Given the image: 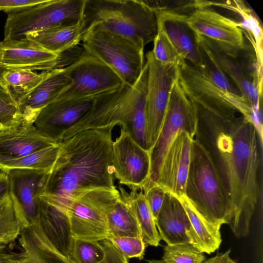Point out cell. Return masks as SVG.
<instances>
[{
  "mask_svg": "<svg viewBox=\"0 0 263 263\" xmlns=\"http://www.w3.org/2000/svg\"><path fill=\"white\" fill-rule=\"evenodd\" d=\"M143 192L155 219L162 206L166 191L161 186L155 184Z\"/></svg>",
  "mask_w": 263,
  "mask_h": 263,
  "instance_id": "obj_40",
  "label": "cell"
},
{
  "mask_svg": "<svg viewBox=\"0 0 263 263\" xmlns=\"http://www.w3.org/2000/svg\"><path fill=\"white\" fill-rule=\"evenodd\" d=\"M3 128V127L2 125L0 124V130Z\"/></svg>",
  "mask_w": 263,
  "mask_h": 263,
  "instance_id": "obj_48",
  "label": "cell"
},
{
  "mask_svg": "<svg viewBox=\"0 0 263 263\" xmlns=\"http://www.w3.org/2000/svg\"><path fill=\"white\" fill-rule=\"evenodd\" d=\"M129 195L145 245L159 246L161 239L143 191L131 190Z\"/></svg>",
  "mask_w": 263,
  "mask_h": 263,
  "instance_id": "obj_32",
  "label": "cell"
},
{
  "mask_svg": "<svg viewBox=\"0 0 263 263\" xmlns=\"http://www.w3.org/2000/svg\"><path fill=\"white\" fill-rule=\"evenodd\" d=\"M98 96L56 99L41 110L33 125L44 136L61 143L64 134L87 115Z\"/></svg>",
  "mask_w": 263,
  "mask_h": 263,
  "instance_id": "obj_14",
  "label": "cell"
},
{
  "mask_svg": "<svg viewBox=\"0 0 263 263\" xmlns=\"http://www.w3.org/2000/svg\"><path fill=\"white\" fill-rule=\"evenodd\" d=\"M81 42L86 53L110 68L125 84L132 86L136 83L145 64L143 49L96 26L86 29Z\"/></svg>",
  "mask_w": 263,
  "mask_h": 263,
  "instance_id": "obj_5",
  "label": "cell"
},
{
  "mask_svg": "<svg viewBox=\"0 0 263 263\" xmlns=\"http://www.w3.org/2000/svg\"><path fill=\"white\" fill-rule=\"evenodd\" d=\"M5 172L9 180L10 194L29 226L38 219L39 196L50 172L29 169H12Z\"/></svg>",
  "mask_w": 263,
  "mask_h": 263,
  "instance_id": "obj_17",
  "label": "cell"
},
{
  "mask_svg": "<svg viewBox=\"0 0 263 263\" xmlns=\"http://www.w3.org/2000/svg\"><path fill=\"white\" fill-rule=\"evenodd\" d=\"M10 193L9 180L5 171L0 172V200L6 197Z\"/></svg>",
  "mask_w": 263,
  "mask_h": 263,
  "instance_id": "obj_44",
  "label": "cell"
},
{
  "mask_svg": "<svg viewBox=\"0 0 263 263\" xmlns=\"http://www.w3.org/2000/svg\"><path fill=\"white\" fill-rule=\"evenodd\" d=\"M226 254V252L223 253L218 254L210 258L205 259L202 263H221ZM146 261L147 263H165L162 260L151 259L146 260Z\"/></svg>",
  "mask_w": 263,
  "mask_h": 263,
  "instance_id": "obj_45",
  "label": "cell"
},
{
  "mask_svg": "<svg viewBox=\"0 0 263 263\" xmlns=\"http://www.w3.org/2000/svg\"><path fill=\"white\" fill-rule=\"evenodd\" d=\"M120 197L106 216L109 236L142 237L129 193L120 186Z\"/></svg>",
  "mask_w": 263,
  "mask_h": 263,
  "instance_id": "obj_29",
  "label": "cell"
},
{
  "mask_svg": "<svg viewBox=\"0 0 263 263\" xmlns=\"http://www.w3.org/2000/svg\"><path fill=\"white\" fill-rule=\"evenodd\" d=\"M65 69L72 84L57 99L97 96L124 84L110 68L86 52Z\"/></svg>",
  "mask_w": 263,
  "mask_h": 263,
  "instance_id": "obj_11",
  "label": "cell"
},
{
  "mask_svg": "<svg viewBox=\"0 0 263 263\" xmlns=\"http://www.w3.org/2000/svg\"><path fill=\"white\" fill-rule=\"evenodd\" d=\"M115 125L84 130L61 142L39 198L67 213L72 202L85 193L116 189L112 163Z\"/></svg>",
  "mask_w": 263,
  "mask_h": 263,
  "instance_id": "obj_2",
  "label": "cell"
},
{
  "mask_svg": "<svg viewBox=\"0 0 263 263\" xmlns=\"http://www.w3.org/2000/svg\"><path fill=\"white\" fill-rule=\"evenodd\" d=\"M50 71L39 73L28 69H7L4 74L3 82L17 101L43 81L50 74Z\"/></svg>",
  "mask_w": 263,
  "mask_h": 263,
  "instance_id": "obj_33",
  "label": "cell"
},
{
  "mask_svg": "<svg viewBox=\"0 0 263 263\" xmlns=\"http://www.w3.org/2000/svg\"><path fill=\"white\" fill-rule=\"evenodd\" d=\"M162 258L165 263H202L205 260L203 253L189 243L166 245Z\"/></svg>",
  "mask_w": 263,
  "mask_h": 263,
  "instance_id": "obj_36",
  "label": "cell"
},
{
  "mask_svg": "<svg viewBox=\"0 0 263 263\" xmlns=\"http://www.w3.org/2000/svg\"><path fill=\"white\" fill-rule=\"evenodd\" d=\"M57 143L41 134L34 125L21 124L3 128L0 130V160L22 157Z\"/></svg>",
  "mask_w": 263,
  "mask_h": 263,
  "instance_id": "obj_23",
  "label": "cell"
},
{
  "mask_svg": "<svg viewBox=\"0 0 263 263\" xmlns=\"http://www.w3.org/2000/svg\"><path fill=\"white\" fill-rule=\"evenodd\" d=\"M192 140L185 132L177 135L166 153L157 182L178 198L185 194Z\"/></svg>",
  "mask_w": 263,
  "mask_h": 263,
  "instance_id": "obj_16",
  "label": "cell"
},
{
  "mask_svg": "<svg viewBox=\"0 0 263 263\" xmlns=\"http://www.w3.org/2000/svg\"><path fill=\"white\" fill-rule=\"evenodd\" d=\"M105 252L100 241L74 239L70 260L72 263H99Z\"/></svg>",
  "mask_w": 263,
  "mask_h": 263,
  "instance_id": "obj_38",
  "label": "cell"
},
{
  "mask_svg": "<svg viewBox=\"0 0 263 263\" xmlns=\"http://www.w3.org/2000/svg\"><path fill=\"white\" fill-rule=\"evenodd\" d=\"M28 226L10 193L0 200V243L12 244Z\"/></svg>",
  "mask_w": 263,
  "mask_h": 263,
  "instance_id": "obj_30",
  "label": "cell"
},
{
  "mask_svg": "<svg viewBox=\"0 0 263 263\" xmlns=\"http://www.w3.org/2000/svg\"><path fill=\"white\" fill-rule=\"evenodd\" d=\"M205 40L225 74L234 83L251 107L258 112L262 98V70L257 58L249 55L246 60H241L238 58L240 53L235 57L230 56L213 42Z\"/></svg>",
  "mask_w": 263,
  "mask_h": 263,
  "instance_id": "obj_15",
  "label": "cell"
},
{
  "mask_svg": "<svg viewBox=\"0 0 263 263\" xmlns=\"http://www.w3.org/2000/svg\"><path fill=\"white\" fill-rule=\"evenodd\" d=\"M147 84L145 99V132L149 150L160 132L170 91L177 78L178 67L158 61L151 51L146 54Z\"/></svg>",
  "mask_w": 263,
  "mask_h": 263,
  "instance_id": "obj_9",
  "label": "cell"
},
{
  "mask_svg": "<svg viewBox=\"0 0 263 263\" xmlns=\"http://www.w3.org/2000/svg\"><path fill=\"white\" fill-rule=\"evenodd\" d=\"M85 3L86 0H45L8 13L4 41L21 39L30 33L76 24L83 19Z\"/></svg>",
  "mask_w": 263,
  "mask_h": 263,
  "instance_id": "obj_6",
  "label": "cell"
},
{
  "mask_svg": "<svg viewBox=\"0 0 263 263\" xmlns=\"http://www.w3.org/2000/svg\"><path fill=\"white\" fill-rule=\"evenodd\" d=\"M162 20L166 32L181 57L197 69L204 73L203 64L194 32L185 22L186 14L168 10L150 3Z\"/></svg>",
  "mask_w": 263,
  "mask_h": 263,
  "instance_id": "obj_19",
  "label": "cell"
},
{
  "mask_svg": "<svg viewBox=\"0 0 263 263\" xmlns=\"http://www.w3.org/2000/svg\"><path fill=\"white\" fill-rule=\"evenodd\" d=\"M148 68L146 63L136 83L129 86L122 103L123 123L126 130L142 148L149 151L145 132V99Z\"/></svg>",
  "mask_w": 263,
  "mask_h": 263,
  "instance_id": "obj_21",
  "label": "cell"
},
{
  "mask_svg": "<svg viewBox=\"0 0 263 263\" xmlns=\"http://www.w3.org/2000/svg\"><path fill=\"white\" fill-rule=\"evenodd\" d=\"M178 198L191 223V231L188 235L190 244L200 252L209 254L218 250L221 243V227L204 218L185 195Z\"/></svg>",
  "mask_w": 263,
  "mask_h": 263,
  "instance_id": "obj_27",
  "label": "cell"
},
{
  "mask_svg": "<svg viewBox=\"0 0 263 263\" xmlns=\"http://www.w3.org/2000/svg\"><path fill=\"white\" fill-rule=\"evenodd\" d=\"M10 245L0 243V263H17L15 251L10 248Z\"/></svg>",
  "mask_w": 263,
  "mask_h": 263,
  "instance_id": "obj_43",
  "label": "cell"
},
{
  "mask_svg": "<svg viewBox=\"0 0 263 263\" xmlns=\"http://www.w3.org/2000/svg\"><path fill=\"white\" fill-rule=\"evenodd\" d=\"M195 106L194 137L209 155L233 206L231 231L238 238L246 237L260 192L262 129L258 114Z\"/></svg>",
  "mask_w": 263,
  "mask_h": 263,
  "instance_id": "obj_1",
  "label": "cell"
},
{
  "mask_svg": "<svg viewBox=\"0 0 263 263\" xmlns=\"http://www.w3.org/2000/svg\"><path fill=\"white\" fill-rule=\"evenodd\" d=\"M160 236L167 245L190 243L191 226L179 199L166 192L162 206L155 219Z\"/></svg>",
  "mask_w": 263,
  "mask_h": 263,
  "instance_id": "obj_25",
  "label": "cell"
},
{
  "mask_svg": "<svg viewBox=\"0 0 263 263\" xmlns=\"http://www.w3.org/2000/svg\"><path fill=\"white\" fill-rule=\"evenodd\" d=\"M85 33L83 19L76 24L54 27L26 35L50 52L59 54L78 45Z\"/></svg>",
  "mask_w": 263,
  "mask_h": 263,
  "instance_id": "obj_28",
  "label": "cell"
},
{
  "mask_svg": "<svg viewBox=\"0 0 263 263\" xmlns=\"http://www.w3.org/2000/svg\"><path fill=\"white\" fill-rule=\"evenodd\" d=\"M184 195L209 222L231 226L233 206L207 152L194 137Z\"/></svg>",
  "mask_w": 263,
  "mask_h": 263,
  "instance_id": "obj_4",
  "label": "cell"
},
{
  "mask_svg": "<svg viewBox=\"0 0 263 263\" xmlns=\"http://www.w3.org/2000/svg\"><path fill=\"white\" fill-rule=\"evenodd\" d=\"M107 239L127 258L143 259L146 245L142 237L109 236Z\"/></svg>",
  "mask_w": 263,
  "mask_h": 263,
  "instance_id": "obj_39",
  "label": "cell"
},
{
  "mask_svg": "<svg viewBox=\"0 0 263 263\" xmlns=\"http://www.w3.org/2000/svg\"><path fill=\"white\" fill-rule=\"evenodd\" d=\"M45 0H0V11L14 12L43 3Z\"/></svg>",
  "mask_w": 263,
  "mask_h": 263,
  "instance_id": "obj_41",
  "label": "cell"
},
{
  "mask_svg": "<svg viewBox=\"0 0 263 263\" xmlns=\"http://www.w3.org/2000/svg\"><path fill=\"white\" fill-rule=\"evenodd\" d=\"M129 86L125 84L97 96L87 115L63 135L62 141L86 129L117 125V117L120 104Z\"/></svg>",
  "mask_w": 263,
  "mask_h": 263,
  "instance_id": "obj_24",
  "label": "cell"
},
{
  "mask_svg": "<svg viewBox=\"0 0 263 263\" xmlns=\"http://www.w3.org/2000/svg\"><path fill=\"white\" fill-rule=\"evenodd\" d=\"M231 251V249H229L226 252V255L221 263H238L231 258L230 256Z\"/></svg>",
  "mask_w": 263,
  "mask_h": 263,
  "instance_id": "obj_46",
  "label": "cell"
},
{
  "mask_svg": "<svg viewBox=\"0 0 263 263\" xmlns=\"http://www.w3.org/2000/svg\"><path fill=\"white\" fill-rule=\"evenodd\" d=\"M59 55L26 37L0 42V63L7 69L52 70Z\"/></svg>",
  "mask_w": 263,
  "mask_h": 263,
  "instance_id": "obj_18",
  "label": "cell"
},
{
  "mask_svg": "<svg viewBox=\"0 0 263 263\" xmlns=\"http://www.w3.org/2000/svg\"><path fill=\"white\" fill-rule=\"evenodd\" d=\"M197 121L196 106L187 96L177 78L171 87L158 138L149 151L150 174L143 191L157 184L166 153L177 135L181 132H185L193 139L196 133Z\"/></svg>",
  "mask_w": 263,
  "mask_h": 263,
  "instance_id": "obj_7",
  "label": "cell"
},
{
  "mask_svg": "<svg viewBox=\"0 0 263 263\" xmlns=\"http://www.w3.org/2000/svg\"><path fill=\"white\" fill-rule=\"evenodd\" d=\"M195 36L205 67L204 73L222 89L241 95L238 90L232 85L222 71L205 39L201 36Z\"/></svg>",
  "mask_w": 263,
  "mask_h": 263,
  "instance_id": "obj_34",
  "label": "cell"
},
{
  "mask_svg": "<svg viewBox=\"0 0 263 263\" xmlns=\"http://www.w3.org/2000/svg\"><path fill=\"white\" fill-rule=\"evenodd\" d=\"M158 29L152 50L155 58L164 64H171L179 67L185 60L179 54L168 37L163 22L157 16Z\"/></svg>",
  "mask_w": 263,
  "mask_h": 263,
  "instance_id": "obj_35",
  "label": "cell"
},
{
  "mask_svg": "<svg viewBox=\"0 0 263 263\" xmlns=\"http://www.w3.org/2000/svg\"><path fill=\"white\" fill-rule=\"evenodd\" d=\"M39 206L37 224L42 237L53 250L71 261L74 238L68 214L40 198Z\"/></svg>",
  "mask_w": 263,
  "mask_h": 263,
  "instance_id": "obj_22",
  "label": "cell"
},
{
  "mask_svg": "<svg viewBox=\"0 0 263 263\" xmlns=\"http://www.w3.org/2000/svg\"><path fill=\"white\" fill-rule=\"evenodd\" d=\"M100 242L103 247L105 255L99 263H128L127 258L108 239H104Z\"/></svg>",
  "mask_w": 263,
  "mask_h": 263,
  "instance_id": "obj_42",
  "label": "cell"
},
{
  "mask_svg": "<svg viewBox=\"0 0 263 263\" xmlns=\"http://www.w3.org/2000/svg\"><path fill=\"white\" fill-rule=\"evenodd\" d=\"M120 196L117 189L98 188L75 199L67 212L73 238L91 241L107 239V214Z\"/></svg>",
  "mask_w": 263,
  "mask_h": 263,
  "instance_id": "obj_8",
  "label": "cell"
},
{
  "mask_svg": "<svg viewBox=\"0 0 263 263\" xmlns=\"http://www.w3.org/2000/svg\"><path fill=\"white\" fill-rule=\"evenodd\" d=\"M112 163L114 177L120 184L131 190L143 191L150 174L149 151L140 146L122 128L113 142Z\"/></svg>",
  "mask_w": 263,
  "mask_h": 263,
  "instance_id": "obj_13",
  "label": "cell"
},
{
  "mask_svg": "<svg viewBox=\"0 0 263 263\" xmlns=\"http://www.w3.org/2000/svg\"><path fill=\"white\" fill-rule=\"evenodd\" d=\"M177 79L190 100L201 108L208 110L235 108L250 114L256 112L241 95L222 89L185 61L178 68Z\"/></svg>",
  "mask_w": 263,
  "mask_h": 263,
  "instance_id": "obj_10",
  "label": "cell"
},
{
  "mask_svg": "<svg viewBox=\"0 0 263 263\" xmlns=\"http://www.w3.org/2000/svg\"><path fill=\"white\" fill-rule=\"evenodd\" d=\"M83 22L85 32L96 26L143 49L154 41L158 29L155 10L142 0H86Z\"/></svg>",
  "mask_w": 263,
  "mask_h": 263,
  "instance_id": "obj_3",
  "label": "cell"
},
{
  "mask_svg": "<svg viewBox=\"0 0 263 263\" xmlns=\"http://www.w3.org/2000/svg\"><path fill=\"white\" fill-rule=\"evenodd\" d=\"M7 69V68H6L3 65L0 63V82L3 83V76Z\"/></svg>",
  "mask_w": 263,
  "mask_h": 263,
  "instance_id": "obj_47",
  "label": "cell"
},
{
  "mask_svg": "<svg viewBox=\"0 0 263 263\" xmlns=\"http://www.w3.org/2000/svg\"><path fill=\"white\" fill-rule=\"evenodd\" d=\"M19 251L15 252L17 263H72L53 250L34 224H29L17 238Z\"/></svg>",
  "mask_w": 263,
  "mask_h": 263,
  "instance_id": "obj_26",
  "label": "cell"
},
{
  "mask_svg": "<svg viewBox=\"0 0 263 263\" xmlns=\"http://www.w3.org/2000/svg\"><path fill=\"white\" fill-rule=\"evenodd\" d=\"M72 84L65 68L50 71V74L27 95L17 100L22 124L33 125L41 110L56 100Z\"/></svg>",
  "mask_w": 263,
  "mask_h": 263,
  "instance_id": "obj_20",
  "label": "cell"
},
{
  "mask_svg": "<svg viewBox=\"0 0 263 263\" xmlns=\"http://www.w3.org/2000/svg\"><path fill=\"white\" fill-rule=\"evenodd\" d=\"M185 22L195 35L205 37L230 56L245 50L242 24L199 5L186 14Z\"/></svg>",
  "mask_w": 263,
  "mask_h": 263,
  "instance_id": "obj_12",
  "label": "cell"
},
{
  "mask_svg": "<svg viewBox=\"0 0 263 263\" xmlns=\"http://www.w3.org/2000/svg\"><path fill=\"white\" fill-rule=\"evenodd\" d=\"M60 143L18 158L0 160V170L29 169L50 172L57 159Z\"/></svg>",
  "mask_w": 263,
  "mask_h": 263,
  "instance_id": "obj_31",
  "label": "cell"
},
{
  "mask_svg": "<svg viewBox=\"0 0 263 263\" xmlns=\"http://www.w3.org/2000/svg\"><path fill=\"white\" fill-rule=\"evenodd\" d=\"M22 123L16 99L4 85L0 82V124L3 128L14 127Z\"/></svg>",
  "mask_w": 263,
  "mask_h": 263,
  "instance_id": "obj_37",
  "label": "cell"
}]
</instances>
